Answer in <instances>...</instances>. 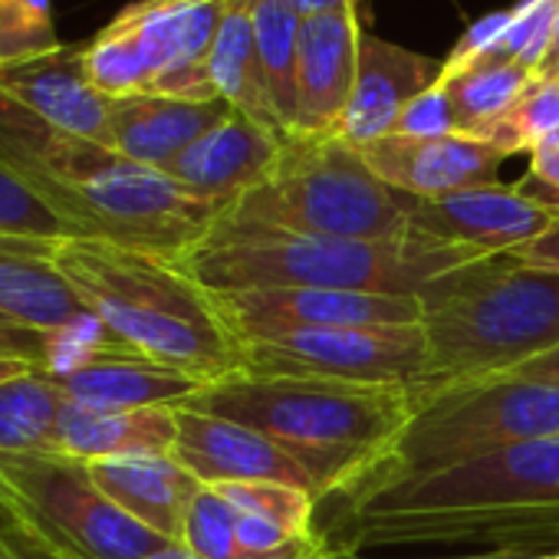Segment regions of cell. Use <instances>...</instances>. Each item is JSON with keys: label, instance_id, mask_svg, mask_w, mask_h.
Returning <instances> with one entry per match:
<instances>
[{"label": "cell", "instance_id": "obj_44", "mask_svg": "<svg viewBox=\"0 0 559 559\" xmlns=\"http://www.w3.org/2000/svg\"><path fill=\"white\" fill-rule=\"evenodd\" d=\"M539 76H549V80H556V83H559V53H556V57H549V60L543 63Z\"/></svg>", "mask_w": 559, "mask_h": 559}, {"label": "cell", "instance_id": "obj_45", "mask_svg": "<svg viewBox=\"0 0 559 559\" xmlns=\"http://www.w3.org/2000/svg\"><path fill=\"white\" fill-rule=\"evenodd\" d=\"M0 559H27V556H21L14 546H8L4 539H0Z\"/></svg>", "mask_w": 559, "mask_h": 559}, {"label": "cell", "instance_id": "obj_6", "mask_svg": "<svg viewBox=\"0 0 559 559\" xmlns=\"http://www.w3.org/2000/svg\"><path fill=\"white\" fill-rule=\"evenodd\" d=\"M418 300L431 349L425 389L507 376L559 349V273L523 266L507 253L431 280Z\"/></svg>", "mask_w": 559, "mask_h": 559}, {"label": "cell", "instance_id": "obj_36", "mask_svg": "<svg viewBox=\"0 0 559 559\" xmlns=\"http://www.w3.org/2000/svg\"><path fill=\"white\" fill-rule=\"evenodd\" d=\"M516 188L536 204L559 214V135H552L536 152H530V171Z\"/></svg>", "mask_w": 559, "mask_h": 559}, {"label": "cell", "instance_id": "obj_11", "mask_svg": "<svg viewBox=\"0 0 559 559\" xmlns=\"http://www.w3.org/2000/svg\"><path fill=\"white\" fill-rule=\"evenodd\" d=\"M240 346V372L250 376H290L405 389H425L431 382V349L421 323L257 333L243 336Z\"/></svg>", "mask_w": 559, "mask_h": 559}, {"label": "cell", "instance_id": "obj_13", "mask_svg": "<svg viewBox=\"0 0 559 559\" xmlns=\"http://www.w3.org/2000/svg\"><path fill=\"white\" fill-rule=\"evenodd\" d=\"M559 214L526 198L516 185H484L444 198H412L408 227L441 243L471 247L484 257L510 253L539 237Z\"/></svg>", "mask_w": 559, "mask_h": 559}, {"label": "cell", "instance_id": "obj_39", "mask_svg": "<svg viewBox=\"0 0 559 559\" xmlns=\"http://www.w3.org/2000/svg\"><path fill=\"white\" fill-rule=\"evenodd\" d=\"M507 376H516V379H533V382H546V385H559V349H549L523 366H516L513 372Z\"/></svg>", "mask_w": 559, "mask_h": 559}, {"label": "cell", "instance_id": "obj_30", "mask_svg": "<svg viewBox=\"0 0 559 559\" xmlns=\"http://www.w3.org/2000/svg\"><path fill=\"white\" fill-rule=\"evenodd\" d=\"M63 47L53 0H0V67L50 57Z\"/></svg>", "mask_w": 559, "mask_h": 559}, {"label": "cell", "instance_id": "obj_10", "mask_svg": "<svg viewBox=\"0 0 559 559\" xmlns=\"http://www.w3.org/2000/svg\"><path fill=\"white\" fill-rule=\"evenodd\" d=\"M230 0H135L90 44L83 70L109 96L221 99L207 80V53Z\"/></svg>", "mask_w": 559, "mask_h": 559}, {"label": "cell", "instance_id": "obj_38", "mask_svg": "<svg viewBox=\"0 0 559 559\" xmlns=\"http://www.w3.org/2000/svg\"><path fill=\"white\" fill-rule=\"evenodd\" d=\"M0 356H21L47 366V336L27 330H0Z\"/></svg>", "mask_w": 559, "mask_h": 559}, {"label": "cell", "instance_id": "obj_42", "mask_svg": "<svg viewBox=\"0 0 559 559\" xmlns=\"http://www.w3.org/2000/svg\"><path fill=\"white\" fill-rule=\"evenodd\" d=\"M34 372H44L40 362L21 359V356H0V385H8L14 379H24V376H34Z\"/></svg>", "mask_w": 559, "mask_h": 559}, {"label": "cell", "instance_id": "obj_28", "mask_svg": "<svg viewBox=\"0 0 559 559\" xmlns=\"http://www.w3.org/2000/svg\"><path fill=\"white\" fill-rule=\"evenodd\" d=\"M60 392L44 372L0 385V454L50 451Z\"/></svg>", "mask_w": 559, "mask_h": 559}, {"label": "cell", "instance_id": "obj_16", "mask_svg": "<svg viewBox=\"0 0 559 559\" xmlns=\"http://www.w3.org/2000/svg\"><path fill=\"white\" fill-rule=\"evenodd\" d=\"M284 142L287 135L230 109L181 158H175L165 175L178 181L188 194L227 211L237 198H243L270 175Z\"/></svg>", "mask_w": 559, "mask_h": 559}, {"label": "cell", "instance_id": "obj_20", "mask_svg": "<svg viewBox=\"0 0 559 559\" xmlns=\"http://www.w3.org/2000/svg\"><path fill=\"white\" fill-rule=\"evenodd\" d=\"M441 76V60L405 50L376 34L359 40L356 86L340 122V139L362 148L395 132L399 116Z\"/></svg>", "mask_w": 559, "mask_h": 559}, {"label": "cell", "instance_id": "obj_48", "mask_svg": "<svg viewBox=\"0 0 559 559\" xmlns=\"http://www.w3.org/2000/svg\"><path fill=\"white\" fill-rule=\"evenodd\" d=\"M0 330H14L11 323H4V320H0Z\"/></svg>", "mask_w": 559, "mask_h": 559}, {"label": "cell", "instance_id": "obj_37", "mask_svg": "<svg viewBox=\"0 0 559 559\" xmlns=\"http://www.w3.org/2000/svg\"><path fill=\"white\" fill-rule=\"evenodd\" d=\"M507 257H513L523 266L533 270H546V273H559V217L533 240L520 243L516 250H510Z\"/></svg>", "mask_w": 559, "mask_h": 559}, {"label": "cell", "instance_id": "obj_25", "mask_svg": "<svg viewBox=\"0 0 559 559\" xmlns=\"http://www.w3.org/2000/svg\"><path fill=\"white\" fill-rule=\"evenodd\" d=\"M207 80L214 93L237 112L250 116L253 122L287 135L276 119V109L270 103L257 44H253V17H250V0H230L227 14L221 21V31L214 37V47L207 53Z\"/></svg>", "mask_w": 559, "mask_h": 559}, {"label": "cell", "instance_id": "obj_21", "mask_svg": "<svg viewBox=\"0 0 559 559\" xmlns=\"http://www.w3.org/2000/svg\"><path fill=\"white\" fill-rule=\"evenodd\" d=\"M57 243L0 240V320L47 340L96 333L103 323L50 263Z\"/></svg>", "mask_w": 559, "mask_h": 559}, {"label": "cell", "instance_id": "obj_19", "mask_svg": "<svg viewBox=\"0 0 559 559\" xmlns=\"http://www.w3.org/2000/svg\"><path fill=\"white\" fill-rule=\"evenodd\" d=\"M44 376L53 382L63 402L99 412L178 408L204 389L198 379L129 349L93 353Z\"/></svg>", "mask_w": 559, "mask_h": 559}, {"label": "cell", "instance_id": "obj_15", "mask_svg": "<svg viewBox=\"0 0 559 559\" xmlns=\"http://www.w3.org/2000/svg\"><path fill=\"white\" fill-rule=\"evenodd\" d=\"M366 165L395 191L408 198H444L467 188L497 185L500 162L507 158L484 139L471 135H385L359 148Z\"/></svg>", "mask_w": 559, "mask_h": 559}, {"label": "cell", "instance_id": "obj_23", "mask_svg": "<svg viewBox=\"0 0 559 559\" xmlns=\"http://www.w3.org/2000/svg\"><path fill=\"white\" fill-rule=\"evenodd\" d=\"M227 112L230 106L224 99H171V96L112 99L109 148L145 168L165 171Z\"/></svg>", "mask_w": 559, "mask_h": 559}, {"label": "cell", "instance_id": "obj_35", "mask_svg": "<svg viewBox=\"0 0 559 559\" xmlns=\"http://www.w3.org/2000/svg\"><path fill=\"white\" fill-rule=\"evenodd\" d=\"M507 24H510V8H507V11H493V14L480 17L477 24H471V27L461 34V40L451 47L448 60H441V76H451V73H457V70H464V67H471V63L490 57V53L497 50V44H500Z\"/></svg>", "mask_w": 559, "mask_h": 559}, {"label": "cell", "instance_id": "obj_27", "mask_svg": "<svg viewBox=\"0 0 559 559\" xmlns=\"http://www.w3.org/2000/svg\"><path fill=\"white\" fill-rule=\"evenodd\" d=\"M253 17V44L260 73L276 109V119L287 135H294L297 122V60H300V27L304 21L284 4V0H250Z\"/></svg>", "mask_w": 559, "mask_h": 559}, {"label": "cell", "instance_id": "obj_33", "mask_svg": "<svg viewBox=\"0 0 559 559\" xmlns=\"http://www.w3.org/2000/svg\"><path fill=\"white\" fill-rule=\"evenodd\" d=\"M556 17L559 0H516L510 8V24L490 57H503L530 73H539L552 50Z\"/></svg>", "mask_w": 559, "mask_h": 559}, {"label": "cell", "instance_id": "obj_22", "mask_svg": "<svg viewBox=\"0 0 559 559\" xmlns=\"http://www.w3.org/2000/svg\"><path fill=\"white\" fill-rule=\"evenodd\" d=\"M96 487L135 523L168 543H181L185 523L201 480L175 461V454H132L86 464Z\"/></svg>", "mask_w": 559, "mask_h": 559}, {"label": "cell", "instance_id": "obj_46", "mask_svg": "<svg viewBox=\"0 0 559 559\" xmlns=\"http://www.w3.org/2000/svg\"><path fill=\"white\" fill-rule=\"evenodd\" d=\"M559 53V17H556V34H552V50H549V57H556Z\"/></svg>", "mask_w": 559, "mask_h": 559}, {"label": "cell", "instance_id": "obj_34", "mask_svg": "<svg viewBox=\"0 0 559 559\" xmlns=\"http://www.w3.org/2000/svg\"><path fill=\"white\" fill-rule=\"evenodd\" d=\"M392 135H412V139H438V135H457L454 132V119H451V106L448 96L441 90V83L428 86L402 116Z\"/></svg>", "mask_w": 559, "mask_h": 559}, {"label": "cell", "instance_id": "obj_32", "mask_svg": "<svg viewBox=\"0 0 559 559\" xmlns=\"http://www.w3.org/2000/svg\"><path fill=\"white\" fill-rule=\"evenodd\" d=\"M67 237L70 230L63 221L14 171L0 165V240L57 243Z\"/></svg>", "mask_w": 559, "mask_h": 559}, {"label": "cell", "instance_id": "obj_14", "mask_svg": "<svg viewBox=\"0 0 559 559\" xmlns=\"http://www.w3.org/2000/svg\"><path fill=\"white\" fill-rule=\"evenodd\" d=\"M175 421H178V438L171 454L204 487L270 480V484L304 487L313 493V480L307 477V471L284 448H276L266 435L191 405H178Z\"/></svg>", "mask_w": 559, "mask_h": 559}, {"label": "cell", "instance_id": "obj_3", "mask_svg": "<svg viewBox=\"0 0 559 559\" xmlns=\"http://www.w3.org/2000/svg\"><path fill=\"white\" fill-rule=\"evenodd\" d=\"M185 405L266 435L307 471L323 503L353 500L382 474L421 405V389L237 372Z\"/></svg>", "mask_w": 559, "mask_h": 559}, {"label": "cell", "instance_id": "obj_9", "mask_svg": "<svg viewBox=\"0 0 559 559\" xmlns=\"http://www.w3.org/2000/svg\"><path fill=\"white\" fill-rule=\"evenodd\" d=\"M539 438H559V385L493 376L421 389L415 418L369 487L428 477Z\"/></svg>", "mask_w": 559, "mask_h": 559}, {"label": "cell", "instance_id": "obj_4", "mask_svg": "<svg viewBox=\"0 0 559 559\" xmlns=\"http://www.w3.org/2000/svg\"><path fill=\"white\" fill-rule=\"evenodd\" d=\"M50 263L129 353L178 369L201 385L243 369V346L217 297L178 260L67 237L53 247Z\"/></svg>", "mask_w": 559, "mask_h": 559}, {"label": "cell", "instance_id": "obj_29", "mask_svg": "<svg viewBox=\"0 0 559 559\" xmlns=\"http://www.w3.org/2000/svg\"><path fill=\"white\" fill-rule=\"evenodd\" d=\"M552 135H559V83L549 76H536L526 93L480 139L510 158L520 152H536Z\"/></svg>", "mask_w": 559, "mask_h": 559}, {"label": "cell", "instance_id": "obj_12", "mask_svg": "<svg viewBox=\"0 0 559 559\" xmlns=\"http://www.w3.org/2000/svg\"><path fill=\"white\" fill-rule=\"evenodd\" d=\"M237 340L287 330H353V326H418L421 300L362 290H237L214 294Z\"/></svg>", "mask_w": 559, "mask_h": 559}, {"label": "cell", "instance_id": "obj_17", "mask_svg": "<svg viewBox=\"0 0 559 559\" xmlns=\"http://www.w3.org/2000/svg\"><path fill=\"white\" fill-rule=\"evenodd\" d=\"M0 93L60 132L109 145L112 99L90 83L83 70V47L67 44L50 57L4 63Z\"/></svg>", "mask_w": 559, "mask_h": 559}, {"label": "cell", "instance_id": "obj_31", "mask_svg": "<svg viewBox=\"0 0 559 559\" xmlns=\"http://www.w3.org/2000/svg\"><path fill=\"white\" fill-rule=\"evenodd\" d=\"M214 490L240 513L273 520L294 533H320V526H317L320 500L304 487L257 480V484H221Z\"/></svg>", "mask_w": 559, "mask_h": 559}, {"label": "cell", "instance_id": "obj_24", "mask_svg": "<svg viewBox=\"0 0 559 559\" xmlns=\"http://www.w3.org/2000/svg\"><path fill=\"white\" fill-rule=\"evenodd\" d=\"M178 438L175 408H132L99 412L73 402H60L50 454H63L83 464L132 457V454H171Z\"/></svg>", "mask_w": 559, "mask_h": 559}, {"label": "cell", "instance_id": "obj_41", "mask_svg": "<svg viewBox=\"0 0 559 559\" xmlns=\"http://www.w3.org/2000/svg\"><path fill=\"white\" fill-rule=\"evenodd\" d=\"M539 552L533 549H484L474 556H441V559H536ZM333 559H376V556H362V552H340Z\"/></svg>", "mask_w": 559, "mask_h": 559}, {"label": "cell", "instance_id": "obj_43", "mask_svg": "<svg viewBox=\"0 0 559 559\" xmlns=\"http://www.w3.org/2000/svg\"><path fill=\"white\" fill-rule=\"evenodd\" d=\"M142 559H201V556H194L185 543H168V546H162V549H155V552H148Z\"/></svg>", "mask_w": 559, "mask_h": 559}, {"label": "cell", "instance_id": "obj_7", "mask_svg": "<svg viewBox=\"0 0 559 559\" xmlns=\"http://www.w3.org/2000/svg\"><path fill=\"white\" fill-rule=\"evenodd\" d=\"M408 204L346 139L287 135L270 175L224 214L310 237L395 240L412 230Z\"/></svg>", "mask_w": 559, "mask_h": 559}, {"label": "cell", "instance_id": "obj_26", "mask_svg": "<svg viewBox=\"0 0 559 559\" xmlns=\"http://www.w3.org/2000/svg\"><path fill=\"white\" fill-rule=\"evenodd\" d=\"M536 76L539 73H530L503 57H484L451 76H438L451 106L454 132L480 139L526 93Z\"/></svg>", "mask_w": 559, "mask_h": 559}, {"label": "cell", "instance_id": "obj_5", "mask_svg": "<svg viewBox=\"0 0 559 559\" xmlns=\"http://www.w3.org/2000/svg\"><path fill=\"white\" fill-rule=\"evenodd\" d=\"M474 260H484V253L415 230L395 240L310 237L221 211L207 237L178 263L211 294L313 287L418 297L431 280Z\"/></svg>", "mask_w": 559, "mask_h": 559}, {"label": "cell", "instance_id": "obj_47", "mask_svg": "<svg viewBox=\"0 0 559 559\" xmlns=\"http://www.w3.org/2000/svg\"><path fill=\"white\" fill-rule=\"evenodd\" d=\"M536 559H559V552H539Z\"/></svg>", "mask_w": 559, "mask_h": 559}, {"label": "cell", "instance_id": "obj_1", "mask_svg": "<svg viewBox=\"0 0 559 559\" xmlns=\"http://www.w3.org/2000/svg\"><path fill=\"white\" fill-rule=\"evenodd\" d=\"M323 536L336 556L405 543L559 552V438L369 487L343 500L333 533Z\"/></svg>", "mask_w": 559, "mask_h": 559}, {"label": "cell", "instance_id": "obj_40", "mask_svg": "<svg viewBox=\"0 0 559 559\" xmlns=\"http://www.w3.org/2000/svg\"><path fill=\"white\" fill-rule=\"evenodd\" d=\"M284 4H287L300 21H310V17H320V14L349 11V8H356V0H284Z\"/></svg>", "mask_w": 559, "mask_h": 559}, {"label": "cell", "instance_id": "obj_2", "mask_svg": "<svg viewBox=\"0 0 559 559\" xmlns=\"http://www.w3.org/2000/svg\"><path fill=\"white\" fill-rule=\"evenodd\" d=\"M0 165L63 221L73 240H103L168 260H185L224 211L188 194L165 171L40 122L4 93Z\"/></svg>", "mask_w": 559, "mask_h": 559}, {"label": "cell", "instance_id": "obj_18", "mask_svg": "<svg viewBox=\"0 0 559 559\" xmlns=\"http://www.w3.org/2000/svg\"><path fill=\"white\" fill-rule=\"evenodd\" d=\"M356 8L320 14L300 27L297 60V122L294 135H336L346 116L359 67Z\"/></svg>", "mask_w": 559, "mask_h": 559}, {"label": "cell", "instance_id": "obj_8", "mask_svg": "<svg viewBox=\"0 0 559 559\" xmlns=\"http://www.w3.org/2000/svg\"><path fill=\"white\" fill-rule=\"evenodd\" d=\"M0 539L27 559H142L168 539L122 513L83 461L0 454Z\"/></svg>", "mask_w": 559, "mask_h": 559}]
</instances>
